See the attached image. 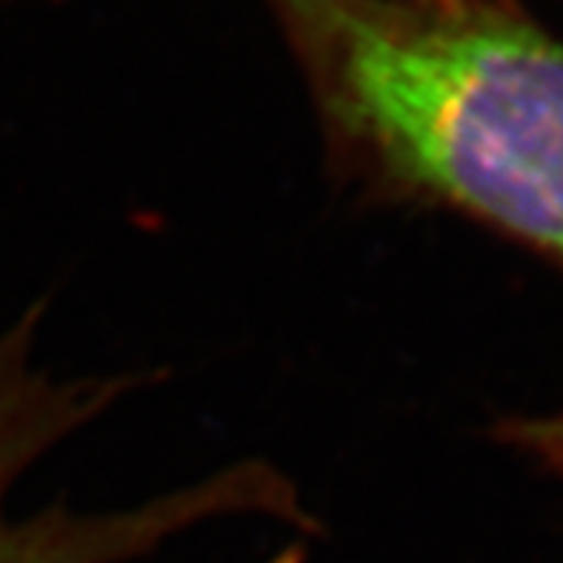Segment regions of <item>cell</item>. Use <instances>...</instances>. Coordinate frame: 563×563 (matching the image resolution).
<instances>
[{
    "label": "cell",
    "mask_w": 563,
    "mask_h": 563,
    "mask_svg": "<svg viewBox=\"0 0 563 563\" xmlns=\"http://www.w3.org/2000/svg\"><path fill=\"white\" fill-rule=\"evenodd\" d=\"M41 314L32 307L0 335V563H126L212 518L272 515L275 478L246 461L132 509L49 507L14 518L7 504L23 472L137 386L135 378H52L32 355Z\"/></svg>",
    "instance_id": "obj_2"
},
{
    "label": "cell",
    "mask_w": 563,
    "mask_h": 563,
    "mask_svg": "<svg viewBox=\"0 0 563 563\" xmlns=\"http://www.w3.org/2000/svg\"><path fill=\"white\" fill-rule=\"evenodd\" d=\"M500 438L563 478V412L507 421L500 427Z\"/></svg>",
    "instance_id": "obj_3"
},
{
    "label": "cell",
    "mask_w": 563,
    "mask_h": 563,
    "mask_svg": "<svg viewBox=\"0 0 563 563\" xmlns=\"http://www.w3.org/2000/svg\"><path fill=\"white\" fill-rule=\"evenodd\" d=\"M343 172L563 266V41L466 0H278Z\"/></svg>",
    "instance_id": "obj_1"
}]
</instances>
